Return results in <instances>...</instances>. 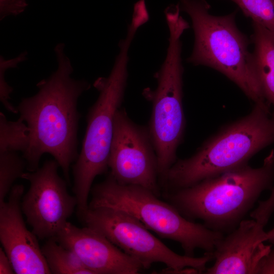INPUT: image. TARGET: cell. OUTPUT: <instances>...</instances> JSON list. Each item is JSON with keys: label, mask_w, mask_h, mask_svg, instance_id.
<instances>
[{"label": "cell", "mask_w": 274, "mask_h": 274, "mask_svg": "<svg viewBox=\"0 0 274 274\" xmlns=\"http://www.w3.org/2000/svg\"><path fill=\"white\" fill-rule=\"evenodd\" d=\"M64 49L63 43L56 45L54 51L56 70L39 81L36 84L38 92L22 98L16 108L29 129V147L22 154L26 169L37 170L42 156L49 154L57 161L70 184V167L79 154L78 131L80 114L78 102L91 85L85 79L72 77L74 68Z\"/></svg>", "instance_id": "6da1fadb"}, {"label": "cell", "mask_w": 274, "mask_h": 274, "mask_svg": "<svg viewBox=\"0 0 274 274\" xmlns=\"http://www.w3.org/2000/svg\"><path fill=\"white\" fill-rule=\"evenodd\" d=\"M274 182V150L262 165L248 164L191 186L166 191L167 201L186 219L201 220L208 228L223 234L239 225L264 191Z\"/></svg>", "instance_id": "7a4b0ae2"}, {"label": "cell", "mask_w": 274, "mask_h": 274, "mask_svg": "<svg viewBox=\"0 0 274 274\" xmlns=\"http://www.w3.org/2000/svg\"><path fill=\"white\" fill-rule=\"evenodd\" d=\"M270 108L255 104L248 115L220 129L192 156L177 160L159 179L166 191L187 188L247 164L254 155L274 144Z\"/></svg>", "instance_id": "3957f363"}, {"label": "cell", "mask_w": 274, "mask_h": 274, "mask_svg": "<svg viewBox=\"0 0 274 274\" xmlns=\"http://www.w3.org/2000/svg\"><path fill=\"white\" fill-rule=\"evenodd\" d=\"M179 5L190 16L194 34L193 49L187 61L213 68L237 85L254 104L269 105L248 49L249 40L236 25V12L212 15L205 0H180Z\"/></svg>", "instance_id": "277c9868"}, {"label": "cell", "mask_w": 274, "mask_h": 274, "mask_svg": "<svg viewBox=\"0 0 274 274\" xmlns=\"http://www.w3.org/2000/svg\"><path fill=\"white\" fill-rule=\"evenodd\" d=\"M133 40L132 36L127 35L120 40L119 52L109 75L98 77L93 84L98 96L88 110L82 148L73 166V189L79 216L88 209V197L94 179L109 168L114 117L124 96L128 75V51Z\"/></svg>", "instance_id": "5b68a950"}, {"label": "cell", "mask_w": 274, "mask_h": 274, "mask_svg": "<svg viewBox=\"0 0 274 274\" xmlns=\"http://www.w3.org/2000/svg\"><path fill=\"white\" fill-rule=\"evenodd\" d=\"M89 208L107 207L121 210L140 221L162 238L179 243L184 255L194 257L196 249L212 253L223 233L189 220L169 202L139 185L118 183L110 175L91 190Z\"/></svg>", "instance_id": "8992f818"}, {"label": "cell", "mask_w": 274, "mask_h": 274, "mask_svg": "<svg viewBox=\"0 0 274 274\" xmlns=\"http://www.w3.org/2000/svg\"><path fill=\"white\" fill-rule=\"evenodd\" d=\"M166 24L168 45L163 62L154 74L157 86L153 90L145 88L142 92L152 104L148 128L157 157L159 178L177 161L185 128L181 37L189 25L177 18L169 19Z\"/></svg>", "instance_id": "52a82bcc"}, {"label": "cell", "mask_w": 274, "mask_h": 274, "mask_svg": "<svg viewBox=\"0 0 274 274\" xmlns=\"http://www.w3.org/2000/svg\"><path fill=\"white\" fill-rule=\"evenodd\" d=\"M86 226L106 237L124 253L139 261L144 269L157 262L178 270L193 267L202 273L214 260L212 253L200 257L181 255L154 236L140 221L125 212L107 207L89 208L81 219Z\"/></svg>", "instance_id": "ba28073f"}, {"label": "cell", "mask_w": 274, "mask_h": 274, "mask_svg": "<svg viewBox=\"0 0 274 274\" xmlns=\"http://www.w3.org/2000/svg\"><path fill=\"white\" fill-rule=\"evenodd\" d=\"M58 167L55 159L48 160L21 177L30 184L22 197L21 210L32 231L41 240L55 237L77 207L76 197L67 191L66 180L58 174Z\"/></svg>", "instance_id": "9c48e42d"}, {"label": "cell", "mask_w": 274, "mask_h": 274, "mask_svg": "<svg viewBox=\"0 0 274 274\" xmlns=\"http://www.w3.org/2000/svg\"><path fill=\"white\" fill-rule=\"evenodd\" d=\"M108 167L118 183L141 186L159 196L158 160L148 127L133 122L124 109L115 115Z\"/></svg>", "instance_id": "30bf717a"}, {"label": "cell", "mask_w": 274, "mask_h": 274, "mask_svg": "<svg viewBox=\"0 0 274 274\" xmlns=\"http://www.w3.org/2000/svg\"><path fill=\"white\" fill-rule=\"evenodd\" d=\"M24 190L23 185H14L8 199L0 204V241L15 273H51L38 238L27 229L23 218Z\"/></svg>", "instance_id": "8fae6325"}, {"label": "cell", "mask_w": 274, "mask_h": 274, "mask_svg": "<svg viewBox=\"0 0 274 274\" xmlns=\"http://www.w3.org/2000/svg\"><path fill=\"white\" fill-rule=\"evenodd\" d=\"M54 238L74 251L93 274H136L141 264L88 226L80 228L69 222Z\"/></svg>", "instance_id": "7c38bea8"}, {"label": "cell", "mask_w": 274, "mask_h": 274, "mask_svg": "<svg viewBox=\"0 0 274 274\" xmlns=\"http://www.w3.org/2000/svg\"><path fill=\"white\" fill-rule=\"evenodd\" d=\"M264 226L256 220H243L223 237L212 252L214 264L206 273H258L262 259L271 250Z\"/></svg>", "instance_id": "4fadbf2b"}, {"label": "cell", "mask_w": 274, "mask_h": 274, "mask_svg": "<svg viewBox=\"0 0 274 274\" xmlns=\"http://www.w3.org/2000/svg\"><path fill=\"white\" fill-rule=\"evenodd\" d=\"M251 37L256 74L268 104L274 114V33L253 21Z\"/></svg>", "instance_id": "5bb4252c"}, {"label": "cell", "mask_w": 274, "mask_h": 274, "mask_svg": "<svg viewBox=\"0 0 274 274\" xmlns=\"http://www.w3.org/2000/svg\"><path fill=\"white\" fill-rule=\"evenodd\" d=\"M41 249L51 273L93 274L74 251L54 237L47 239Z\"/></svg>", "instance_id": "9a60e30c"}, {"label": "cell", "mask_w": 274, "mask_h": 274, "mask_svg": "<svg viewBox=\"0 0 274 274\" xmlns=\"http://www.w3.org/2000/svg\"><path fill=\"white\" fill-rule=\"evenodd\" d=\"M30 139L29 129L24 121L19 117L16 121L8 120L0 113V152H20L28 149Z\"/></svg>", "instance_id": "2e32d148"}, {"label": "cell", "mask_w": 274, "mask_h": 274, "mask_svg": "<svg viewBox=\"0 0 274 274\" xmlns=\"http://www.w3.org/2000/svg\"><path fill=\"white\" fill-rule=\"evenodd\" d=\"M27 164L17 152H0V204L5 201L15 181L21 178Z\"/></svg>", "instance_id": "e0dca14e"}, {"label": "cell", "mask_w": 274, "mask_h": 274, "mask_svg": "<svg viewBox=\"0 0 274 274\" xmlns=\"http://www.w3.org/2000/svg\"><path fill=\"white\" fill-rule=\"evenodd\" d=\"M244 15L274 33V0H230Z\"/></svg>", "instance_id": "ac0fdd59"}, {"label": "cell", "mask_w": 274, "mask_h": 274, "mask_svg": "<svg viewBox=\"0 0 274 274\" xmlns=\"http://www.w3.org/2000/svg\"><path fill=\"white\" fill-rule=\"evenodd\" d=\"M26 0H0V20L9 15L17 16L27 6Z\"/></svg>", "instance_id": "d6986e66"}, {"label": "cell", "mask_w": 274, "mask_h": 274, "mask_svg": "<svg viewBox=\"0 0 274 274\" xmlns=\"http://www.w3.org/2000/svg\"><path fill=\"white\" fill-rule=\"evenodd\" d=\"M269 197L260 201L257 207L253 211V215L259 220L267 222L274 212V187Z\"/></svg>", "instance_id": "ffe728a7"}, {"label": "cell", "mask_w": 274, "mask_h": 274, "mask_svg": "<svg viewBox=\"0 0 274 274\" xmlns=\"http://www.w3.org/2000/svg\"><path fill=\"white\" fill-rule=\"evenodd\" d=\"M258 273H274V248L265 255L259 264Z\"/></svg>", "instance_id": "44dd1931"}, {"label": "cell", "mask_w": 274, "mask_h": 274, "mask_svg": "<svg viewBox=\"0 0 274 274\" xmlns=\"http://www.w3.org/2000/svg\"><path fill=\"white\" fill-rule=\"evenodd\" d=\"M15 273L12 263L3 248H0V274Z\"/></svg>", "instance_id": "7402d4cb"}, {"label": "cell", "mask_w": 274, "mask_h": 274, "mask_svg": "<svg viewBox=\"0 0 274 274\" xmlns=\"http://www.w3.org/2000/svg\"><path fill=\"white\" fill-rule=\"evenodd\" d=\"M268 240L269 242L274 245V227L267 232Z\"/></svg>", "instance_id": "603a6c76"}]
</instances>
